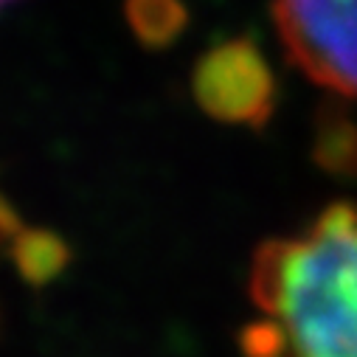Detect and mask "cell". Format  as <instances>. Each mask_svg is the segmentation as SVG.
<instances>
[{"instance_id":"obj_6","label":"cell","mask_w":357,"mask_h":357,"mask_svg":"<svg viewBox=\"0 0 357 357\" xmlns=\"http://www.w3.org/2000/svg\"><path fill=\"white\" fill-rule=\"evenodd\" d=\"M124 20L138 45L163 51L186 31L189 9L183 0H124Z\"/></svg>"},{"instance_id":"obj_7","label":"cell","mask_w":357,"mask_h":357,"mask_svg":"<svg viewBox=\"0 0 357 357\" xmlns=\"http://www.w3.org/2000/svg\"><path fill=\"white\" fill-rule=\"evenodd\" d=\"M20 228H26V222H23L20 211L15 208V203L9 200L6 189L0 186V253H3V248L9 245V239H12Z\"/></svg>"},{"instance_id":"obj_3","label":"cell","mask_w":357,"mask_h":357,"mask_svg":"<svg viewBox=\"0 0 357 357\" xmlns=\"http://www.w3.org/2000/svg\"><path fill=\"white\" fill-rule=\"evenodd\" d=\"M197 107L228 127L261 130L276 113L279 82L253 37H228L206 48L192 68Z\"/></svg>"},{"instance_id":"obj_1","label":"cell","mask_w":357,"mask_h":357,"mask_svg":"<svg viewBox=\"0 0 357 357\" xmlns=\"http://www.w3.org/2000/svg\"><path fill=\"white\" fill-rule=\"evenodd\" d=\"M248 293L259 321L239 335L245 357H357V203L261 242Z\"/></svg>"},{"instance_id":"obj_5","label":"cell","mask_w":357,"mask_h":357,"mask_svg":"<svg viewBox=\"0 0 357 357\" xmlns=\"http://www.w3.org/2000/svg\"><path fill=\"white\" fill-rule=\"evenodd\" d=\"M312 160L335 177H357V121L337 102L315 113Z\"/></svg>"},{"instance_id":"obj_2","label":"cell","mask_w":357,"mask_h":357,"mask_svg":"<svg viewBox=\"0 0 357 357\" xmlns=\"http://www.w3.org/2000/svg\"><path fill=\"white\" fill-rule=\"evenodd\" d=\"M287 59L329 96L357 99V0H273Z\"/></svg>"},{"instance_id":"obj_8","label":"cell","mask_w":357,"mask_h":357,"mask_svg":"<svg viewBox=\"0 0 357 357\" xmlns=\"http://www.w3.org/2000/svg\"><path fill=\"white\" fill-rule=\"evenodd\" d=\"M12 3H15V0H0V12H3L6 6H12Z\"/></svg>"},{"instance_id":"obj_4","label":"cell","mask_w":357,"mask_h":357,"mask_svg":"<svg viewBox=\"0 0 357 357\" xmlns=\"http://www.w3.org/2000/svg\"><path fill=\"white\" fill-rule=\"evenodd\" d=\"M3 256H9L20 282L34 290L54 284L70 267L68 239L51 228H37V225L20 228L3 248Z\"/></svg>"}]
</instances>
